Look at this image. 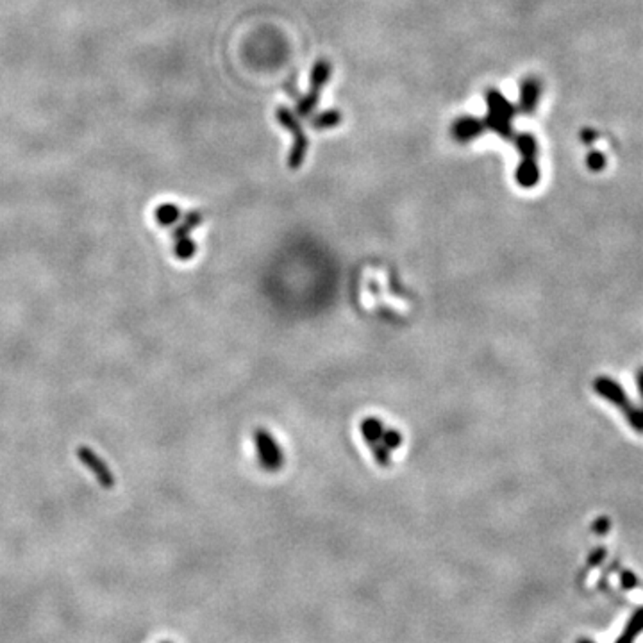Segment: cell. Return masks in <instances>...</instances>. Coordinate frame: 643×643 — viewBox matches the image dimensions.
I'll list each match as a JSON object with an SVG mask.
<instances>
[{
	"label": "cell",
	"mask_w": 643,
	"mask_h": 643,
	"mask_svg": "<svg viewBox=\"0 0 643 643\" xmlns=\"http://www.w3.org/2000/svg\"><path fill=\"white\" fill-rule=\"evenodd\" d=\"M361 438L364 440L367 447L372 450L374 459L379 466L392 465V452L402 447V434L393 427L384 426L383 420L376 416L361 420L359 426Z\"/></svg>",
	"instance_id": "obj_1"
},
{
	"label": "cell",
	"mask_w": 643,
	"mask_h": 643,
	"mask_svg": "<svg viewBox=\"0 0 643 643\" xmlns=\"http://www.w3.org/2000/svg\"><path fill=\"white\" fill-rule=\"evenodd\" d=\"M252 440H254V447H256L260 465L263 466L265 470L275 472V470H279L281 466L284 465L283 449H281V445L277 443V440H275V436L270 431L260 427V429L254 431Z\"/></svg>",
	"instance_id": "obj_2"
},
{
	"label": "cell",
	"mask_w": 643,
	"mask_h": 643,
	"mask_svg": "<svg viewBox=\"0 0 643 643\" xmlns=\"http://www.w3.org/2000/svg\"><path fill=\"white\" fill-rule=\"evenodd\" d=\"M488 108H490V117L486 120V124L493 129V131L500 132L502 136L509 134V120L513 117V108L506 102V98L502 95H499L497 91H488Z\"/></svg>",
	"instance_id": "obj_3"
},
{
	"label": "cell",
	"mask_w": 643,
	"mask_h": 643,
	"mask_svg": "<svg viewBox=\"0 0 643 643\" xmlns=\"http://www.w3.org/2000/svg\"><path fill=\"white\" fill-rule=\"evenodd\" d=\"M277 113H279L277 117H279L281 124H283L284 127H286L288 131H290L291 134H293V151H291L290 165H291V168H297V167H300V165H303L304 154H306V148H307L306 136H304L303 127L298 125L297 118H295L293 115H291V113L288 111V109L281 108Z\"/></svg>",
	"instance_id": "obj_4"
},
{
	"label": "cell",
	"mask_w": 643,
	"mask_h": 643,
	"mask_svg": "<svg viewBox=\"0 0 643 643\" xmlns=\"http://www.w3.org/2000/svg\"><path fill=\"white\" fill-rule=\"evenodd\" d=\"M329 75H331V66L327 65L326 61H320V63H317V65H314L313 75H311V91H310V95H306V97H304V101L300 102V104H298V111H300V115H303V117H307V115H310V113L313 111V108L317 106V101H318V95H320L322 86L326 84V81L329 79Z\"/></svg>",
	"instance_id": "obj_5"
},
{
	"label": "cell",
	"mask_w": 643,
	"mask_h": 643,
	"mask_svg": "<svg viewBox=\"0 0 643 643\" xmlns=\"http://www.w3.org/2000/svg\"><path fill=\"white\" fill-rule=\"evenodd\" d=\"M518 147L522 148L523 163L520 165L516 179L523 188H531L538 181V170H536L535 165V145H533V140L529 136H523V138H520Z\"/></svg>",
	"instance_id": "obj_6"
},
{
	"label": "cell",
	"mask_w": 643,
	"mask_h": 643,
	"mask_svg": "<svg viewBox=\"0 0 643 643\" xmlns=\"http://www.w3.org/2000/svg\"><path fill=\"white\" fill-rule=\"evenodd\" d=\"M200 222H202V217H198V213H191L190 217H188L186 224L181 225V229H179V233H177V252H179V256H181L182 260H190V256L193 254V250H195L193 241H191L190 238H188V233H190V229L193 227V225L200 224Z\"/></svg>",
	"instance_id": "obj_7"
},
{
	"label": "cell",
	"mask_w": 643,
	"mask_h": 643,
	"mask_svg": "<svg viewBox=\"0 0 643 643\" xmlns=\"http://www.w3.org/2000/svg\"><path fill=\"white\" fill-rule=\"evenodd\" d=\"M454 136H456L459 141H469L472 138H476L480 131H483V124L476 120V118H459V120L454 124Z\"/></svg>",
	"instance_id": "obj_8"
},
{
	"label": "cell",
	"mask_w": 643,
	"mask_h": 643,
	"mask_svg": "<svg viewBox=\"0 0 643 643\" xmlns=\"http://www.w3.org/2000/svg\"><path fill=\"white\" fill-rule=\"evenodd\" d=\"M538 94H540V86L538 82L529 79V81L523 82L522 86V108L526 111H531L533 108L536 106V101H538Z\"/></svg>",
	"instance_id": "obj_9"
},
{
	"label": "cell",
	"mask_w": 643,
	"mask_h": 643,
	"mask_svg": "<svg viewBox=\"0 0 643 643\" xmlns=\"http://www.w3.org/2000/svg\"><path fill=\"white\" fill-rule=\"evenodd\" d=\"M338 122H340V115L338 113H322L320 117L313 120V127L329 129L333 125H336Z\"/></svg>",
	"instance_id": "obj_10"
},
{
	"label": "cell",
	"mask_w": 643,
	"mask_h": 643,
	"mask_svg": "<svg viewBox=\"0 0 643 643\" xmlns=\"http://www.w3.org/2000/svg\"><path fill=\"white\" fill-rule=\"evenodd\" d=\"M579 643H593V642H586V639H581V642Z\"/></svg>",
	"instance_id": "obj_11"
},
{
	"label": "cell",
	"mask_w": 643,
	"mask_h": 643,
	"mask_svg": "<svg viewBox=\"0 0 643 643\" xmlns=\"http://www.w3.org/2000/svg\"><path fill=\"white\" fill-rule=\"evenodd\" d=\"M163 643H170V642H163Z\"/></svg>",
	"instance_id": "obj_12"
}]
</instances>
